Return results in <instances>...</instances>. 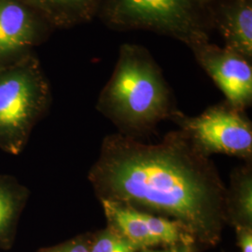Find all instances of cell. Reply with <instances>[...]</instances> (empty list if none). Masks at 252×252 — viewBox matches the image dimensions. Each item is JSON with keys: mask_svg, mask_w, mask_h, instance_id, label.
Masks as SVG:
<instances>
[{"mask_svg": "<svg viewBox=\"0 0 252 252\" xmlns=\"http://www.w3.org/2000/svg\"><path fill=\"white\" fill-rule=\"evenodd\" d=\"M227 223L234 227L252 226V175L251 166L240 168L232 176L227 189Z\"/></svg>", "mask_w": 252, "mask_h": 252, "instance_id": "7c38bea8", "label": "cell"}, {"mask_svg": "<svg viewBox=\"0 0 252 252\" xmlns=\"http://www.w3.org/2000/svg\"><path fill=\"white\" fill-rule=\"evenodd\" d=\"M54 28L23 0H0V69L25 60Z\"/></svg>", "mask_w": 252, "mask_h": 252, "instance_id": "52a82bcc", "label": "cell"}, {"mask_svg": "<svg viewBox=\"0 0 252 252\" xmlns=\"http://www.w3.org/2000/svg\"><path fill=\"white\" fill-rule=\"evenodd\" d=\"M96 106L126 135L150 132L180 112L153 55L143 46L129 43L121 46L114 71Z\"/></svg>", "mask_w": 252, "mask_h": 252, "instance_id": "7a4b0ae2", "label": "cell"}, {"mask_svg": "<svg viewBox=\"0 0 252 252\" xmlns=\"http://www.w3.org/2000/svg\"><path fill=\"white\" fill-rule=\"evenodd\" d=\"M208 157L182 130L155 144L114 134L105 137L89 180L100 201L177 220L198 245L216 246L227 223V189Z\"/></svg>", "mask_w": 252, "mask_h": 252, "instance_id": "6da1fadb", "label": "cell"}, {"mask_svg": "<svg viewBox=\"0 0 252 252\" xmlns=\"http://www.w3.org/2000/svg\"><path fill=\"white\" fill-rule=\"evenodd\" d=\"M205 3H207V4H209L210 2H213V1H216V0H203Z\"/></svg>", "mask_w": 252, "mask_h": 252, "instance_id": "e0dca14e", "label": "cell"}, {"mask_svg": "<svg viewBox=\"0 0 252 252\" xmlns=\"http://www.w3.org/2000/svg\"><path fill=\"white\" fill-rule=\"evenodd\" d=\"M243 113L224 102L209 107L196 117H187L180 111L172 120L208 156L223 153L251 159L252 123Z\"/></svg>", "mask_w": 252, "mask_h": 252, "instance_id": "5b68a950", "label": "cell"}, {"mask_svg": "<svg viewBox=\"0 0 252 252\" xmlns=\"http://www.w3.org/2000/svg\"><path fill=\"white\" fill-rule=\"evenodd\" d=\"M101 203L108 226L141 251L197 244L189 231L177 220L118 202L102 200Z\"/></svg>", "mask_w": 252, "mask_h": 252, "instance_id": "8992f818", "label": "cell"}, {"mask_svg": "<svg viewBox=\"0 0 252 252\" xmlns=\"http://www.w3.org/2000/svg\"><path fill=\"white\" fill-rule=\"evenodd\" d=\"M237 245L241 252H252V226L234 227Z\"/></svg>", "mask_w": 252, "mask_h": 252, "instance_id": "9a60e30c", "label": "cell"}, {"mask_svg": "<svg viewBox=\"0 0 252 252\" xmlns=\"http://www.w3.org/2000/svg\"><path fill=\"white\" fill-rule=\"evenodd\" d=\"M29 195V189L14 177L0 175V250H9L14 242Z\"/></svg>", "mask_w": 252, "mask_h": 252, "instance_id": "8fae6325", "label": "cell"}, {"mask_svg": "<svg viewBox=\"0 0 252 252\" xmlns=\"http://www.w3.org/2000/svg\"><path fill=\"white\" fill-rule=\"evenodd\" d=\"M49 81L36 54L0 69V149L18 155L51 106Z\"/></svg>", "mask_w": 252, "mask_h": 252, "instance_id": "277c9868", "label": "cell"}, {"mask_svg": "<svg viewBox=\"0 0 252 252\" xmlns=\"http://www.w3.org/2000/svg\"><path fill=\"white\" fill-rule=\"evenodd\" d=\"M96 17L114 30H148L190 49L209 42L214 29L203 0H102Z\"/></svg>", "mask_w": 252, "mask_h": 252, "instance_id": "3957f363", "label": "cell"}, {"mask_svg": "<svg viewBox=\"0 0 252 252\" xmlns=\"http://www.w3.org/2000/svg\"><path fill=\"white\" fill-rule=\"evenodd\" d=\"M54 29L70 28L96 17L102 0H23Z\"/></svg>", "mask_w": 252, "mask_h": 252, "instance_id": "30bf717a", "label": "cell"}, {"mask_svg": "<svg viewBox=\"0 0 252 252\" xmlns=\"http://www.w3.org/2000/svg\"><path fill=\"white\" fill-rule=\"evenodd\" d=\"M190 50L199 64L223 93L227 104L239 111L252 106V61L210 41Z\"/></svg>", "mask_w": 252, "mask_h": 252, "instance_id": "ba28073f", "label": "cell"}, {"mask_svg": "<svg viewBox=\"0 0 252 252\" xmlns=\"http://www.w3.org/2000/svg\"><path fill=\"white\" fill-rule=\"evenodd\" d=\"M209 11L223 47L252 61V0H216L209 3Z\"/></svg>", "mask_w": 252, "mask_h": 252, "instance_id": "9c48e42d", "label": "cell"}, {"mask_svg": "<svg viewBox=\"0 0 252 252\" xmlns=\"http://www.w3.org/2000/svg\"><path fill=\"white\" fill-rule=\"evenodd\" d=\"M139 252H198V245H187V246H179L172 248H163L162 250H153V249H146Z\"/></svg>", "mask_w": 252, "mask_h": 252, "instance_id": "2e32d148", "label": "cell"}, {"mask_svg": "<svg viewBox=\"0 0 252 252\" xmlns=\"http://www.w3.org/2000/svg\"><path fill=\"white\" fill-rule=\"evenodd\" d=\"M90 252H139L141 250L124 235L107 225L90 234Z\"/></svg>", "mask_w": 252, "mask_h": 252, "instance_id": "4fadbf2b", "label": "cell"}, {"mask_svg": "<svg viewBox=\"0 0 252 252\" xmlns=\"http://www.w3.org/2000/svg\"><path fill=\"white\" fill-rule=\"evenodd\" d=\"M90 234H81L63 243L44 248L37 252H90Z\"/></svg>", "mask_w": 252, "mask_h": 252, "instance_id": "5bb4252c", "label": "cell"}]
</instances>
